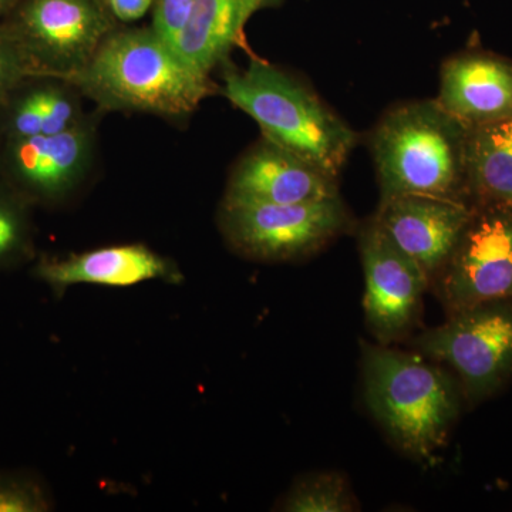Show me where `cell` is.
Masks as SVG:
<instances>
[{
    "label": "cell",
    "instance_id": "cell-1",
    "mask_svg": "<svg viewBox=\"0 0 512 512\" xmlns=\"http://www.w3.org/2000/svg\"><path fill=\"white\" fill-rule=\"evenodd\" d=\"M367 407L394 446L429 460L446 444L466 403L457 377L419 352L360 342Z\"/></svg>",
    "mask_w": 512,
    "mask_h": 512
},
{
    "label": "cell",
    "instance_id": "cell-2",
    "mask_svg": "<svg viewBox=\"0 0 512 512\" xmlns=\"http://www.w3.org/2000/svg\"><path fill=\"white\" fill-rule=\"evenodd\" d=\"M66 77L101 106L161 116L190 114L212 92L207 74L153 29L107 37L82 70Z\"/></svg>",
    "mask_w": 512,
    "mask_h": 512
},
{
    "label": "cell",
    "instance_id": "cell-3",
    "mask_svg": "<svg viewBox=\"0 0 512 512\" xmlns=\"http://www.w3.org/2000/svg\"><path fill=\"white\" fill-rule=\"evenodd\" d=\"M467 138L468 128L436 100L394 107L370 140L382 200L417 195L468 204Z\"/></svg>",
    "mask_w": 512,
    "mask_h": 512
},
{
    "label": "cell",
    "instance_id": "cell-4",
    "mask_svg": "<svg viewBox=\"0 0 512 512\" xmlns=\"http://www.w3.org/2000/svg\"><path fill=\"white\" fill-rule=\"evenodd\" d=\"M224 96L261 127L266 140L338 177L357 134L306 84L254 60L227 73Z\"/></svg>",
    "mask_w": 512,
    "mask_h": 512
},
{
    "label": "cell",
    "instance_id": "cell-5",
    "mask_svg": "<svg viewBox=\"0 0 512 512\" xmlns=\"http://www.w3.org/2000/svg\"><path fill=\"white\" fill-rule=\"evenodd\" d=\"M414 346L427 359L446 363L456 373L468 406H477L512 379V298L450 313Z\"/></svg>",
    "mask_w": 512,
    "mask_h": 512
},
{
    "label": "cell",
    "instance_id": "cell-6",
    "mask_svg": "<svg viewBox=\"0 0 512 512\" xmlns=\"http://www.w3.org/2000/svg\"><path fill=\"white\" fill-rule=\"evenodd\" d=\"M352 225L342 198L301 204H224L220 228L229 247L259 262L298 261Z\"/></svg>",
    "mask_w": 512,
    "mask_h": 512
},
{
    "label": "cell",
    "instance_id": "cell-7",
    "mask_svg": "<svg viewBox=\"0 0 512 512\" xmlns=\"http://www.w3.org/2000/svg\"><path fill=\"white\" fill-rule=\"evenodd\" d=\"M431 282L447 315L512 298V210L473 207L456 248Z\"/></svg>",
    "mask_w": 512,
    "mask_h": 512
},
{
    "label": "cell",
    "instance_id": "cell-8",
    "mask_svg": "<svg viewBox=\"0 0 512 512\" xmlns=\"http://www.w3.org/2000/svg\"><path fill=\"white\" fill-rule=\"evenodd\" d=\"M359 245L365 272L363 309L367 328L377 342L390 345L413 328L431 281L375 221L362 229Z\"/></svg>",
    "mask_w": 512,
    "mask_h": 512
},
{
    "label": "cell",
    "instance_id": "cell-9",
    "mask_svg": "<svg viewBox=\"0 0 512 512\" xmlns=\"http://www.w3.org/2000/svg\"><path fill=\"white\" fill-rule=\"evenodd\" d=\"M471 212L467 202L404 195L380 201L373 221L433 281L456 248Z\"/></svg>",
    "mask_w": 512,
    "mask_h": 512
},
{
    "label": "cell",
    "instance_id": "cell-10",
    "mask_svg": "<svg viewBox=\"0 0 512 512\" xmlns=\"http://www.w3.org/2000/svg\"><path fill=\"white\" fill-rule=\"evenodd\" d=\"M335 175L265 140L239 161L224 204H301L340 197Z\"/></svg>",
    "mask_w": 512,
    "mask_h": 512
},
{
    "label": "cell",
    "instance_id": "cell-11",
    "mask_svg": "<svg viewBox=\"0 0 512 512\" xmlns=\"http://www.w3.org/2000/svg\"><path fill=\"white\" fill-rule=\"evenodd\" d=\"M35 276L62 298L70 286L90 284L127 288L147 281L180 284L178 266L143 244L114 245L57 258L47 256L35 266Z\"/></svg>",
    "mask_w": 512,
    "mask_h": 512
},
{
    "label": "cell",
    "instance_id": "cell-12",
    "mask_svg": "<svg viewBox=\"0 0 512 512\" xmlns=\"http://www.w3.org/2000/svg\"><path fill=\"white\" fill-rule=\"evenodd\" d=\"M437 103L464 127L511 119L512 62L491 53H463L441 70Z\"/></svg>",
    "mask_w": 512,
    "mask_h": 512
},
{
    "label": "cell",
    "instance_id": "cell-13",
    "mask_svg": "<svg viewBox=\"0 0 512 512\" xmlns=\"http://www.w3.org/2000/svg\"><path fill=\"white\" fill-rule=\"evenodd\" d=\"M23 22L37 50L64 76L82 70L109 32L92 0H32Z\"/></svg>",
    "mask_w": 512,
    "mask_h": 512
},
{
    "label": "cell",
    "instance_id": "cell-14",
    "mask_svg": "<svg viewBox=\"0 0 512 512\" xmlns=\"http://www.w3.org/2000/svg\"><path fill=\"white\" fill-rule=\"evenodd\" d=\"M90 146L89 130L77 124L59 134L18 138L12 151L13 168L30 190L42 197H62L86 173Z\"/></svg>",
    "mask_w": 512,
    "mask_h": 512
},
{
    "label": "cell",
    "instance_id": "cell-15",
    "mask_svg": "<svg viewBox=\"0 0 512 512\" xmlns=\"http://www.w3.org/2000/svg\"><path fill=\"white\" fill-rule=\"evenodd\" d=\"M274 0H195L173 47L198 72L210 74L237 45L252 13Z\"/></svg>",
    "mask_w": 512,
    "mask_h": 512
},
{
    "label": "cell",
    "instance_id": "cell-16",
    "mask_svg": "<svg viewBox=\"0 0 512 512\" xmlns=\"http://www.w3.org/2000/svg\"><path fill=\"white\" fill-rule=\"evenodd\" d=\"M467 200L512 210V117L468 130Z\"/></svg>",
    "mask_w": 512,
    "mask_h": 512
},
{
    "label": "cell",
    "instance_id": "cell-17",
    "mask_svg": "<svg viewBox=\"0 0 512 512\" xmlns=\"http://www.w3.org/2000/svg\"><path fill=\"white\" fill-rule=\"evenodd\" d=\"M348 480L336 471L309 474L293 484L281 504L286 512L359 511Z\"/></svg>",
    "mask_w": 512,
    "mask_h": 512
},
{
    "label": "cell",
    "instance_id": "cell-18",
    "mask_svg": "<svg viewBox=\"0 0 512 512\" xmlns=\"http://www.w3.org/2000/svg\"><path fill=\"white\" fill-rule=\"evenodd\" d=\"M49 510L45 491L28 478L0 474V512Z\"/></svg>",
    "mask_w": 512,
    "mask_h": 512
},
{
    "label": "cell",
    "instance_id": "cell-19",
    "mask_svg": "<svg viewBox=\"0 0 512 512\" xmlns=\"http://www.w3.org/2000/svg\"><path fill=\"white\" fill-rule=\"evenodd\" d=\"M195 0H154L153 30L173 45L190 18Z\"/></svg>",
    "mask_w": 512,
    "mask_h": 512
},
{
    "label": "cell",
    "instance_id": "cell-20",
    "mask_svg": "<svg viewBox=\"0 0 512 512\" xmlns=\"http://www.w3.org/2000/svg\"><path fill=\"white\" fill-rule=\"evenodd\" d=\"M26 228L20 212L0 200V266L12 261L25 247Z\"/></svg>",
    "mask_w": 512,
    "mask_h": 512
},
{
    "label": "cell",
    "instance_id": "cell-21",
    "mask_svg": "<svg viewBox=\"0 0 512 512\" xmlns=\"http://www.w3.org/2000/svg\"><path fill=\"white\" fill-rule=\"evenodd\" d=\"M43 116V134H59L76 126L73 103L59 90H45Z\"/></svg>",
    "mask_w": 512,
    "mask_h": 512
},
{
    "label": "cell",
    "instance_id": "cell-22",
    "mask_svg": "<svg viewBox=\"0 0 512 512\" xmlns=\"http://www.w3.org/2000/svg\"><path fill=\"white\" fill-rule=\"evenodd\" d=\"M43 106H45V90L29 94L16 110L15 131L19 138L35 137L43 134Z\"/></svg>",
    "mask_w": 512,
    "mask_h": 512
},
{
    "label": "cell",
    "instance_id": "cell-23",
    "mask_svg": "<svg viewBox=\"0 0 512 512\" xmlns=\"http://www.w3.org/2000/svg\"><path fill=\"white\" fill-rule=\"evenodd\" d=\"M104 3L121 22H134L153 8L154 0H104Z\"/></svg>",
    "mask_w": 512,
    "mask_h": 512
},
{
    "label": "cell",
    "instance_id": "cell-24",
    "mask_svg": "<svg viewBox=\"0 0 512 512\" xmlns=\"http://www.w3.org/2000/svg\"><path fill=\"white\" fill-rule=\"evenodd\" d=\"M10 64L8 56L5 55V52H3L2 47H0V84L5 82L6 77H8V74L10 72Z\"/></svg>",
    "mask_w": 512,
    "mask_h": 512
},
{
    "label": "cell",
    "instance_id": "cell-25",
    "mask_svg": "<svg viewBox=\"0 0 512 512\" xmlns=\"http://www.w3.org/2000/svg\"><path fill=\"white\" fill-rule=\"evenodd\" d=\"M8 2V0H0V8H2L5 3Z\"/></svg>",
    "mask_w": 512,
    "mask_h": 512
}]
</instances>
